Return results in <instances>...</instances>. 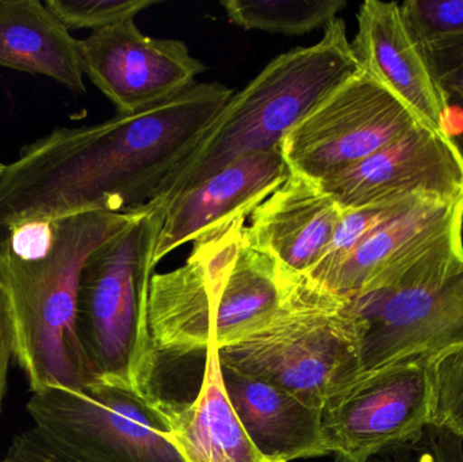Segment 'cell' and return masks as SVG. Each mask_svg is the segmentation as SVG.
<instances>
[{"instance_id": "obj_25", "label": "cell", "mask_w": 463, "mask_h": 462, "mask_svg": "<svg viewBox=\"0 0 463 462\" xmlns=\"http://www.w3.org/2000/svg\"><path fill=\"white\" fill-rule=\"evenodd\" d=\"M402 10L420 46L463 33V0H408Z\"/></svg>"}, {"instance_id": "obj_28", "label": "cell", "mask_w": 463, "mask_h": 462, "mask_svg": "<svg viewBox=\"0 0 463 462\" xmlns=\"http://www.w3.org/2000/svg\"><path fill=\"white\" fill-rule=\"evenodd\" d=\"M434 76L451 110L458 108L463 116V56Z\"/></svg>"}, {"instance_id": "obj_4", "label": "cell", "mask_w": 463, "mask_h": 462, "mask_svg": "<svg viewBox=\"0 0 463 462\" xmlns=\"http://www.w3.org/2000/svg\"><path fill=\"white\" fill-rule=\"evenodd\" d=\"M362 70L342 18L315 45L279 54L234 92L192 155L149 203L163 206L237 159L280 146L285 136Z\"/></svg>"}, {"instance_id": "obj_26", "label": "cell", "mask_w": 463, "mask_h": 462, "mask_svg": "<svg viewBox=\"0 0 463 462\" xmlns=\"http://www.w3.org/2000/svg\"><path fill=\"white\" fill-rule=\"evenodd\" d=\"M15 320L13 301L5 276V263L0 257V410L7 388L11 360L15 357Z\"/></svg>"}, {"instance_id": "obj_16", "label": "cell", "mask_w": 463, "mask_h": 462, "mask_svg": "<svg viewBox=\"0 0 463 462\" xmlns=\"http://www.w3.org/2000/svg\"><path fill=\"white\" fill-rule=\"evenodd\" d=\"M343 211L320 184L290 174L250 214L244 239L288 277H307L331 244Z\"/></svg>"}, {"instance_id": "obj_9", "label": "cell", "mask_w": 463, "mask_h": 462, "mask_svg": "<svg viewBox=\"0 0 463 462\" xmlns=\"http://www.w3.org/2000/svg\"><path fill=\"white\" fill-rule=\"evenodd\" d=\"M463 270V201L424 200L367 236L318 287L345 298Z\"/></svg>"}, {"instance_id": "obj_5", "label": "cell", "mask_w": 463, "mask_h": 462, "mask_svg": "<svg viewBox=\"0 0 463 462\" xmlns=\"http://www.w3.org/2000/svg\"><path fill=\"white\" fill-rule=\"evenodd\" d=\"M163 222V208L144 206L129 227L89 258L79 282L76 331L95 379L144 399L159 392L148 296Z\"/></svg>"}, {"instance_id": "obj_10", "label": "cell", "mask_w": 463, "mask_h": 462, "mask_svg": "<svg viewBox=\"0 0 463 462\" xmlns=\"http://www.w3.org/2000/svg\"><path fill=\"white\" fill-rule=\"evenodd\" d=\"M348 300L361 331L356 377L463 346V270Z\"/></svg>"}, {"instance_id": "obj_23", "label": "cell", "mask_w": 463, "mask_h": 462, "mask_svg": "<svg viewBox=\"0 0 463 462\" xmlns=\"http://www.w3.org/2000/svg\"><path fill=\"white\" fill-rule=\"evenodd\" d=\"M157 0H46L45 5L68 30H99L135 19Z\"/></svg>"}, {"instance_id": "obj_22", "label": "cell", "mask_w": 463, "mask_h": 462, "mask_svg": "<svg viewBox=\"0 0 463 462\" xmlns=\"http://www.w3.org/2000/svg\"><path fill=\"white\" fill-rule=\"evenodd\" d=\"M432 423L463 437V346L430 361Z\"/></svg>"}, {"instance_id": "obj_7", "label": "cell", "mask_w": 463, "mask_h": 462, "mask_svg": "<svg viewBox=\"0 0 463 462\" xmlns=\"http://www.w3.org/2000/svg\"><path fill=\"white\" fill-rule=\"evenodd\" d=\"M26 409L35 430L73 461L184 462L148 399L129 388H46L32 392Z\"/></svg>"}, {"instance_id": "obj_14", "label": "cell", "mask_w": 463, "mask_h": 462, "mask_svg": "<svg viewBox=\"0 0 463 462\" xmlns=\"http://www.w3.org/2000/svg\"><path fill=\"white\" fill-rule=\"evenodd\" d=\"M280 148L247 155L163 206L154 263L187 243H200L250 216L290 175Z\"/></svg>"}, {"instance_id": "obj_27", "label": "cell", "mask_w": 463, "mask_h": 462, "mask_svg": "<svg viewBox=\"0 0 463 462\" xmlns=\"http://www.w3.org/2000/svg\"><path fill=\"white\" fill-rule=\"evenodd\" d=\"M3 462H76L60 452L34 428L14 437Z\"/></svg>"}, {"instance_id": "obj_8", "label": "cell", "mask_w": 463, "mask_h": 462, "mask_svg": "<svg viewBox=\"0 0 463 462\" xmlns=\"http://www.w3.org/2000/svg\"><path fill=\"white\" fill-rule=\"evenodd\" d=\"M419 127L426 125L362 68L285 136L280 154L291 174L321 184Z\"/></svg>"}, {"instance_id": "obj_20", "label": "cell", "mask_w": 463, "mask_h": 462, "mask_svg": "<svg viewBox=\"0 0 463 462\" xmlns=\"http://www.w3.org/2000/svg\"><path fill=\"white\" fill-rule=\"evenodd\" d=\"M231 24L272 34L304 35L331 24L345 0H222Z\"/></svg>"}, {"instance_id": "obj_17", "label": "cell", "mask_w": 463, "mask_h": 462, "mask_svg": "<svg viewBox=\"0 0 463 462\" xmlns=\"http://www.w3.org/2000/svg\"><path fill=\"white\" fill-rule=\"evenodd\" d=\"M203 357V382L193 401H174L160 392L148 399L168 444L184 462H274L259 452L232 406L217 344Z\"/></svg>"}, {"instance_id": "obj_18", "label": "cell", "mask_w": 463, "mask_h": 462, "mask_svg": "<svg viewBox=\"0 0 463 462\" xmlns=\"http://www.w3.org/2000/svg\"><path fill=\"white\" fill-rule=\"evenodd\" d=\"M232 406L259 452L274 462L332 456L323 411L288 391L222 365Z\"/></svg>"}, {"instance_id": "obj_31", "label": "cell", "mask_w": 463, "mask_h": 462, "mask_svg": "<svg viewBox=\"0 0 463 462\" xmlns=\"http://www.w3.org/2000/svg\"><path fill=\"white\" fill-rule=\"evenodd\" d=\"M0 462H3L2 458H0Z\"/></svg>"}, {"instance_id": "obj_13", "label": "cell", "mask_w": 463, "mask_h": 462, "mask_svg": "<svg viewBox=\"0 0 463 462\" xmlns=\"http://www.w3.org/2000/svg\"><path fill=\"white\" fill-rule=\"evenodd\" d=\"M80 46L84 75L121 114L173 97L206 71L184 41L148 37L135 19L94 30Z\"/></svg>"}, {"instance_id": "obj_11", "label": "cell", "mask_w": 463, "mask_h": 462, "mask_svg": "<svg viewBox=\"0 0 463 462\" xmlns=\"http://www.w3.org/2000/svg\"><path fill=\"white\" fill-rule=\"evenodd\" d=\"M323 418L334 462H369L432 423L430 363L356 377L329 399Z\"/></svg>"}, {"instance_id": "obj_19", "label": "cell", "mask_w": 463, "mask_h": 462, "mask_svg": "<svg viewBox=\"0 0 463 462\" xmlns=\"http://www.w3.org/2000/svg\"><path fill=\"white\" fill-rule=\"evenodd\" d=\"M0 67L86 92L80 40L40 0H0Z\"/></svg>"}, {"instance_id": "obj_24", "label": "cell", "mask_w": 463, "mask_h": 462, "mask_svg": "<svg viewBox=\"0 0 463 462\" xmlns=\"http://www.w3.org/2000/svg\"><path fill=\"white\" fill-rule=\"evenodd\" d=\"M369 462H463V437L430 423L402 444Z\"/></svg>"}, {"instance_id": "obj_21", "label": "cell", "mask_w": 463, "mask_h": 462, "mask_svg": "<svg viewBox=\"0 0 463 462\" xmlns=\"http://www.w3.org/2000/svg\"><path fill=\"white\" fill-rule=\"evenodd\" d=\"M420 201H424L423 198H410L345 212L323 259L307 278L323 285L367 236L394 217L410 211Z\"/></svg>"}, {"instance_id": "obj_6", "label": "cell", "mask_w": 463, "mask_h": 462, "mask_svg": "<svg viewBox=\"0 0 463 462\" xmlns=\"http://www.w3.org/2000/svg\"><path fill=\"white\" fill-rule=\"evenodd\" d=\"M361 331L350 300L294 277L274 319L220 350L222 365L288 391L323 411L359 372Z\"/></svg>"}, {"instance_id": "obj_12", "label": "cell", "mask_w": 463, "mask_h": 462, "mask_svg": "<svg viewBox=\"0 0 463 462\" xmlns=\"http://www.w3.org/2000/svg\"><path fill=\"white\" fill-rule=\"evenodd\" d=\"M321 186L343 211L423 198L463 201V155L443 130L419 127Z\"/></svg>"}, {"instance_id": "obj_3", "label": "cell", "mask_w": 463, "mask_h": 462, "mask_svg": "<svg viewBox=\"0 0 463 462\" xmlns=\"http://www.w3.org/2000/svg\"><path fill=\"white\" fill-rule=\"evenodd\" d=\"M143 208L52 220L48 244L27 257L0 249L15 320V358L32 392L97 382L76 331L81 271L89 258L129 227Z\"/></svg>"}, {"instance_id": "obj_2", "label": "cell", "mask_w": 463, "mask_h": 462, "mask_svg": "<svg viewBox=\"0 0 463 462\" xmlns=\"http://www.w3.org/2000/svg\"><path fill=\"white\" fill-rule=\"evenodd\" d=\"M245 220L195 243L184 265L154 274L148 328L157 357L205 355L266 327L282 306L294 277L252 249Z\"/></svg>"}, {"instance_id": "obj_1", "label": "cell", "mask_w": 463, "mask_h": 462, "mask_svg": "<svg viewBox=\"0 0 463 462\" xmlns=\"http://www.w3.org/2000/svg\"><path fill=\"white\" fill-rule=\"evenodd\" d=\"M233 95L217 81H195L143 110L57 127L27 144L0 178V230L148 205Z\"/></svg>"}, {"instance_id": "obj_29", "label": "cell", "mask_w": 463, "mask_h": 462, "mask_svg": "<svg viewBox=\"0 0 463 462\" xmlns=\"http://www.w3.org/2000/svg\"><path fill=\"white\" fill-rule=\"evenodd\" d=\"M446 133L451 136L457 146H458L459 151L463 155V118L459 121H450L446 127Z\"/></svg>"}, {"instance_id": "obj_30", "label": "cell", "mask_w": 463, "mask_h": 462, "mask_svg": "<svg viewBox=\"0 0 463 462\" xmlns=\"http://www.w3.org/2000/svg\"><path fill=\"white\" fill-rule=\"evenodd\" d=\"M5 165H3L2 162H0V178H2L3 173H5Z\"/></svg>"}, {"instance_id": "obj_15", "label": "cell", "mask_w": 463, "mask_h": 462, "mask_svg": "<svg viewBox=\"0 0 463 462\" xmlns=\"http://www.w3.org/2000/svg\"><path fill=\"white\" fill-rule=\"evenodd\" d=\"M351 41L361 67L405 103L426 127H448L450 106L397 2L367 0Z\"/></svg>"}]
</instances>
